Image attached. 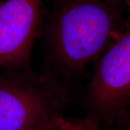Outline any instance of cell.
Masks as SVG:
<instances>
[{
	"label": "cell",
	"instance_id": "cell-5",
	"mask_svg": "<svg viewBox=\"0 0 130 130\" xmlns=\"http://www.w3.org/2000/svg\"><path fill=\"white\" fill-rule=\"evenodd\" d=\"M59 130H99L96 123L88 118L78 119L74 122L63 121Z\"/></svg>",
	"mask_w": 130,
	"mask_h": 130
},
{
	"label": "cell",
	"instance_id": "cell-3",
	"mask_svg": "<svg viewBox=\"0 0 130 130\" xmlns=\"http://www.w3.org/2000/svg\"><path fill=\"white\" fill-rule=\"evenodd\" d=\"M95 61L88 104L98 116L112 120L125 112L130 101L129 25Z\"/></svg>",
	"mask_w": 130,
	"mask_h": 130
},
{
	"label": "cell",
	"instance_id": "cell-1",
	"mask_svg": "<svg viewBox=\"0 0 130 130\" xmlns=\"http://www.w3.org/2000/svg\"><path fill=\"white\" fill-rule=\"evenodd\" d=\"M124 0H60L47 32L50 71L74 77L95 61L122 31Z\"/></svg>",
	"mask_w": 130,
	"mask_h": 130
},
{
	"label": "cell",
	"instance_id": "cell-2",
	"mask_svg": "<svg viewBox=\"0 0 130 130\" xmlns=\"http://www.w3.org/2000/svg\"><path fill=\"white\" fill-rule=\"evenodd\" d=\"M67 85L50 71L0 72V130L59 129L64 121Z\"/></svg>",
	"mask_w": 130,
	"mask_h": 130
},
{
	"label": "cell",
	"instance_id": "cell-7",
	"mask_svg": "<svg viewBox=\"0 0 130 130\" xmlns=\"http://www.w3.org/2000/svg\"><path fill=\"white\" fill-rule=\"evenodd\" d=\"M53 130H59V129H53Z\"/></svg>",
	"mask_w": 130,
	"mask_h": 130
},
{
	"label": "cell",
	"instance_id": "cell-4",
	"mask_svg": "<svg viewBox=\"0 0 130 130\" xmlns=\"http://www.w3.org/2000/svg\"><path fill=\"white\" fill-rule=\"evenodd\" d=\"M41 7V0H7L0 5V67L30 68Z\"/></svg>",
	"mask_w": 130,
	"mask_h": 130
},
{
	"label": "cell",
	"instance_id": "cell-6",
	"mask_svg": "<svg viewBox=\"0 0 130 130\" xmlns=\"http://www.w3.org/2000/svg\"><path fill=\"white\" fill-rule=\"evenodd\" d=\"M125 1H126V2L127 3V0H125ZM128 2H129V0H128Z\"/></svg>",
	"mask_w": 130,
	"mask_h": 130
}]
</instances>
